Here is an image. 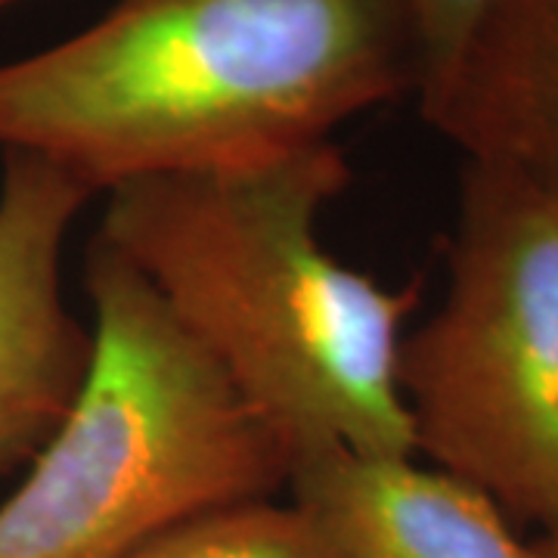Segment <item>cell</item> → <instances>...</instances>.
Wrapping results in <instances>:
<instances>
[{
    "mask_svg": "<svg viewBox=\"0 0 558 558\" xmlns=\"http://www.w3.org/2000/svg\"><path fill=\"white\" fill-rule=\"evenodd\" d=\"M416 81L403 0H116L0 62V153L53 161L97 196L326 143Z\"/></svg>",
    "mask_w": 558,
    "mask_h": 558,
    "instance_id": "1",
    "label": "cell"
},
{
    "mask_svg": "<svg viewBox=\"0 0 558 558\" xmlns=\"http://www.w3.org/2000/svg\"><path fill=\"white\" fill-rule=\"evenodd\" d=\"M351 183L336 140L277 159L128 180L102 240L146 279L289 459L348 447L413 457L398 381L418 286L388 289L319 242Z\"/></svg>",
    "mask_w": 558,
    "mask_h": 558,
    "instance_id": "2",
    "label": "cell"
},
{
    "mask_svg": "<svg viewBox=\"0 0 558 558\" xmlns=\"http://www.w3.org/2000/svg\"><path fill=\"white\" fill-rule=\"evenodd\" d=\"M87 295V373L0 506V558H131L180 521L286 490L282 438L102 240Z\"/></svg>",
    "mask_w": 558,
    "mask_h": 558,
    "instance_id": "3",
    "label": "cell"
},
{
    "mask_svg": "<svg viewBox=\"0 0 558 558\" xmlns=\"http://www.w3.org/2000/svg\"><path fill=\"white\" fill-rule=\"evenodd\" d=\"M416 450L509 519L558 524V193L465 161L447 292L403 336Z\"/></svg>",
    "mask_w": 558,
    "mask_h": 558,
    "instance_id": "4",
    "label": "cell"
},
{
    "mask_svg": "<svg viewBox=\"0 0 558 558\" xmlns=\"http://www.w3.org/2000/svg\"><path fill=\"white\" fill-rule=\"evenodd\" d=\"M94 193L28 153L0 171V475L38 457L78 395L90 329L62 292L69 230Z\"/></svg>",
    "mask_w": 558,
    "mask_h": 558,
    "instance_id": "5",
    "label": "cell"
},
{
    "mask_svg": "<svg viewBox=\"0 0 558 558\" xmlns=\"http://www.w3.org/2000/svg\"><path fill=\"white\" fill-rule=\"evenodd\" d=\"M286 490L336 558H546L481 487L413 457L323 447L292 459Z\"/></svg>",
    "mask_w": 558,
    "mask_h": 558,
    "instance_id": "6",
    "label": "cell"
},
{
    "mask_svg": "<svg viewBox=\"0 0 558 558\" xmlns=\"http://www.w3.org/2000/svg\"><path fill=\"white\" fill-rule=\"evenodd\" d=\"M418 112L465 161L558 193V0H494Z\"/></svg>",
    "mask_w": 558,
    "mask_h": 558,
    "instance_id": "7",
    "label": "cell"
},
{
    "mask_svg": "<svg viewBox=\"0 0 558 558\" xmlns=\"http://www.w3.org/2000/svg\"><path fill=\"white\" fill-rule=\"evenodd\" d=\"M131 558H336L295 502L252 499L202 512Z\"/></svg>",
    "mask_w": 558,
    "mask_h": 558,
    "instance_id": "8",
    "label": "cell"
},
{
    "mask_svg": "<svg viewBox=\"0 0 558 558\" xmlns=\"http://www.w3.org/2000/svg\"><path fill=\"white\" fill-rule=\"evenodd\" d=\"M494 0H403L416 44V102L425 106L457 69Z\"/></svg>",
    "mask_w": 558,
    "mask_h": 558,
    "instance_id": "9",
    "label": "cell"
},
{
    "mask_svg": "<svg viewBox=\"0 0 558 558\" xmlns=\"http://www.w3.org/2000/svg\"><path fill=\"white\" fill-rule=\"evenodd\" d=\"M539 553L546 558H558V524H553V527H546L543 531V537L537 539Z\"/></svg>",
    "mask_w": 558,
    "mask_h": 558,
    "instance_id": "10",
    "label": "cell"
},
{
    "mask_svg": "<svg viewBox=\"0 0 558 558\" xmlns=\"http://www.w3.org/2000/svg\"><path fill=\"white\" fill-rule=\"evenodd\" d=\"M10 3H16V0H0V7H10Z\"/></svg>",
    "mask_w": 558,
    "mask_h": 558,
    "instance_id": "11",
    "label": "cell"
}]
</instances>
